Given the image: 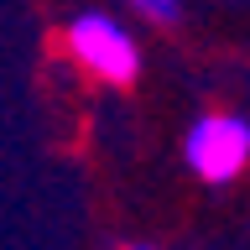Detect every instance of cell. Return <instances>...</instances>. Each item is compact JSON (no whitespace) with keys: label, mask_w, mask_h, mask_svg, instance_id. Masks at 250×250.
Listing matches in <instances>:
<instances>
[{"label":"cell","mask_w":250,"mask_h":250,"mask_svg":"<svg viewBox=\"0 0 250 250\" xmlns=\"http://www.w3.org/2000/svg\"><path fill=\"white\" fill-rule=\"evenodd\" d=\"M250 162V125L240 115H203L188 130V167L203 183H229Z\"/></svg>","instance_id":"2"},{"label":"cell","mask_w":250,"mask_h":250,"mask_svg":"<svg viewBox=\"0 0 250 250\" xmlns=\"http://www.w3.org/2000/svg\"><path fill=\"white\" fill-rule=\"evenodd\" d=\"M130 5L151 21H177V0H130Z\"/></svg>","instance_id":"3"},{"label":"cell","mask_w":250,"mask_h":250,"mask_svg":"<svg viewBox=\"0 0 250 250\" xmlns=\"http://www.w3.org/2000/svg\"><path fill=\"white\" fill-rule=\"evenodd\" d=\"M120 250H151V245H120Z\"/></svg>","instance_id":"4"},{"label":"cell","mask_w":250,"mask_h":250,"mask_svg":"<svg viewBox=\"0 0 250 250\" xmlns=\"http://www.w3.org/2000/svg\"><path fill=\"white\" fill-rule=\"evenodd\" d=\"M68 47H73V58L89 68V73L109 78V83H130L141 68L136 58V42H130V31H120V21H109L99 11H83L68 26Z\"/></svg>","instance_id":"1"}]
</instances>
